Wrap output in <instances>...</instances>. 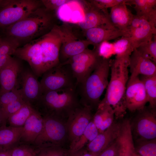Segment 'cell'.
<instances>
[{
	"instance_id": "cell-1",
	"label": "cell",
	"mask_w": 156,
	"mask_h": 156,
	"mask_svg": "<svg viewBox=\"0 0 156 156\" xmlns=\"http://www.w3.org/2000/svg\"><path fill=\"white\" fill-rule=\"evenodd\" d=\"M81 105L76 87L43 93L33 108L42 117L51 116L67 120Z\"/></svg>"
},
{
	"instance_id": "cell-2",
	"label": "cell",
	"mask_w": 156,
	"mask_h": 156,
	"mask_svg": "<svg viewBox=\"0 0 156 156\" xmlns=\"http://www.w3.org/2000/svg\"><path fill=\"white\" fill-rule=\"evenodd\" d=\"M130 57L117 58L111 60V77L105 96L99 105L110 106L118 118L126 113L125 97L129 77Z\"/></svg>"
},
{
	"instance_id": "cell-3",
	"label": "cell",
	"mask_w": 156,
	"mask_h": 156,
	"mask_svg": "<svg viewBox=\"0 0 156 156\" xmlns=\"http://www.w3.org/2000/svg\"><path fill=\"white\" fill-rule=\"evenodd\" d=\"M51 11L39 8L22 19L5 28L7 36L21 41L31 40L51 29L53 16Z\"/></svg>"
},
{
	"instance_id": "cell-4",
	"label": "cell",
	"mask_w": 156,
	"mask_h": 156,
	"mask_svg": "<svg viewBox=\"0 0 156 156\" xmlns=\"http://www.w3.org/2000/svg\"><path fill=\"white\" fill-rule=\"evenodd\" d=\"M110 61L102 58L90 75L77 86L81 105L97 109L100 97L109 83Z\"/></svg>"
},
{
	"instance_id": "cell-5",
	"label": "cell",
	"mask_w": 156,
	"mask_h": 156,
	"mask_svg": "<svg viewBox=\"0 0 156 156\" xmlns=\"http://www.w3.org/2000/svg\"><path fill=\"white\" fill-rule=\"evenodd\" d=\"M42 130L33 144L38 148L64 147L69 143L67 120L51 116L43 117Z\"/></svg>"
},
{
	"instance_id": "cell-6",
	"label": "cell",
	"mask_w": 156,
	"mask_h": 156,
	"mask_svg": "<svg viewBox=\"0 0 156 156\" xmlns=\"http://www.w3.org/2000/svg\"><path fill=\"white\" fill-rule=\"evenodd\" d=\"M40 81L42 93L77 87L76 81L69 65H58L45 72Z\"/></svg>"
},
{
	"instance_id": "cell-7",
	"label": "cell",
	"mask_w": 156,
	"mask_h": 156,
	"mask_svg": "<svg viewBox=\"0 0 156 156\" xmlns=\"http://www.w3.org/2000/svg\"><path fill=\"white\" fill-rule=\"evenodd\" d=\"M95 48H88L70 58L61 65H69L77 82V86L82 83L94 70L101 59Z\"/></svg>"
},
{
	"instance_id": "cell-8",
	"label": "cell",
	"mask_w": 156,
	"mask_h": 156,
	"mask_svg": "<svg viewBox=\"0 0 156 156\" xmlns=\"http://www.w3.org/2000/svg\"><path fill=\"white\" fill-rule=\"evenodd\" d=\"M39 1L34 0H7L0 8V27H6L20 21L40 8Z\"/></svg>"
},
{
	"instance_id": "cell-9",
	"label": "cell",
	"mask_w": 156,
	"mask_h": 156,
	"mask_svg": "<svg viewBox=\"0 0 156 156\" xmlns=\"http://www.w3.org/2000/svg\"><path fill=\"white\" fill-rule=\"evenodd\" d=\"M38 38L41 48L44 73L60 64L59 57L61 39L57 25H54L49 32Z\"/></svg>"
},
{
	"instance_id": "cell-10",
	"label": "cell",
	"mask_w": 156,
	"mask_h": 156,
	"mask_svg": "<svg viewBox=\"0 0 156 156\" xmlns=\"http://www.w3.org/2000/svg\"><path fill=\"white\" fill-rule=\"evenodd\" d=\"M57 28L61 39L59 54L60 64L66 62L71 57L82 52L91 43L87 40L78 38L73 33L71 27L66 24Z\"/></svg>"
},
{
	"instance_id": "cell-11",
	"label": "cell",
	"mask_w": 156,
	"mask_h": 156,
	"mask_svg": "<svg viewBox=\"0 0 156 156\" xmlns=\"http://www.w3.org/2000/svg\"><path fill=\"white\" fill-rule=\"evenodd\" d=\"M92 109L81 105L69 117L67 120L69 149L73 147L92 120Z\"/></svg>"
},
{
	"instance_id": "cell-12",
	"label": "cell",
	"mask_w": 156,
	"mask_h": 156,
	"mask_svg": "<svg viewBox=\"0 0 156 156\" xmlns=\"http://www.w3.org/2000/svg\"><path fill=\"white\" fill-rule=\"evenodd\" d=\"M148 102L144 83L139 76L131 75L126 86L125 104L126 109L131 112L140 110Z\"/></svg>"
},
{
	"instance_id": "cell-13",
	"label": "cell",
	"mask_w": 156,
	"mask_h": 156,
	"mask_svg": "<svg viewBox=\"0 0 156 156\" xmlns=\"http://www.w3.org/2000/svg\"><path fill=\"white\" fill-rule=\"evenodd\" d=\"M14 55L26 61L38 78L43 74L41 46L39 38L34 39L22 47L18 48Z\"/></svg>"
},
{
	"instance_id": "cell-14",
	"label": "cell",
	"mask_w": 156,
	"mask_h": 156,
	"mask_svg": "<svg viewBox=\"0 0 156 156\" xmlns=\"http://www.w3.org/2000/svg\"><path fill=\"white\" fill-rule=\"evenodd\" d=\"M85 3L83 19L78 23L81 29L84 31L96 27L116 28L111 22L107 9L98 8L89 1H86Z\"/></svg>"
},
{
	"instance_id": "cell-15",
	"label": "cell",
	"mask_w": 156,
	"mask_h": 156,
	"mask_svg": "<svg viewBox=\"0 0 156 156\" xmlns=\"http://www.w3.org/2000/svg\"><path fill=\"white\" fill-rule=\"evenodd\" d=\"M38 77L31 69L23 68L19 77L20 89L23 100L33 107L41 96L42 92Z\"/></svg>"
},
{
	"instance_id": "cell-16",
	"label": "cell",
	"mask_w": 156,
	"mask_h": 156,
	"mask_svg": "<svg viewBox=\"0 0 156 156\" xmlns=\"http://www.w3.org/2000/svg\"><path fill=\"white\" fill-rule=\"evenodd\" d=\"M20 61L11 57L0 69V94L18 88L19 77L23 68Z\"/></svg>"
},
{
	"instance_id": "cell-17",
	"label": "cell",
	"mask_w": 156,
	"mask_h": 156,
	"mask_svg": "<svg viewBox=\"0 0 156 156\" xmlns=\"http://www.w3.org/2000/svg\"><path fill=\"white\" fill-rule=\"evenodd\" d=\"M140 110L135 121V129L140 138L138 140L156 139V118L155 110Z\"/></svg>"
},
{
	"instance_id": "cell-18",
	"label": "cell",
	"mask_w": 156,
	"mask_h": 156,
	"mask_svg": "<svg viewBox=\"0 0 156 156\" xmlns=\"http://www.w3.org/2000/svg\"><path fill=\"white\" fill-rule=\"evenodd\" d=\"M120 126L121 123L114 122L103 132L99 133L92 141L86 145V151L93 156H97L116 140L119 133Z\"/></svg>"
},
{
	"instance_id": "cell-19",
	"label": "cell",
	"mask_w": 156,
	"mask_h": 156,
	"mask_svg": "<svg viewBox=\"0 0 156 156\" xmlns=\"http://www.w3.org/2000/svg\"><path fill=\"white\" fill-rule=\"evenodd\" d=\"M141 17L139 25L125 36L129 38L134 50L151 40L156 35V24Z\"/></svg>"
},
{
	"instance_id": "cell-20",
	"label": "cell",
	"mask_w": 156,
	"mask_h": 156,
	"mask_svg": "<svg viewBox=\"0 0 156 156\" xmlns=\"http://www.w3.org/2000/svg\"><path fill=\"white\" fill-rule=\"evenodd\" d=\"M129 68L131 75L150 76L156 75V64L136 49L130 56Z\"/></svg>"
},
{
	"instance_id": "cell-21",
	"label": "cell",
	"mask_w": 156,
	"mask_h": 156,
	"mask_svg": "<svg viewBox=\"0 0 156 156\" xmlns=\"http://www.w3.org/2000/svg\"><path fill=\"white\" fill-rule=\"evenodd\" d=\"M43 126V117L34 110L23 126V130L19 141L33 144L41 132Z\"/></svg>"
},
{
	"instance_id": "cell-22",
	"label": "cell",
	"mask_w": 156,
	"mask_h": 156,
	"mask_svg": "<svg viewBox=\"0 0 156 156\" xmlns=\"http://www.w3.org/2000/svg\"><path fill=\"white\" fill-rule=\"evenodd\" d=\"M84 31L86 40L95 47L103 42L109 41L125 35L124 32L117 28L96 27Z\"/></svg>"
},
{
	"instance_id": "cell-23",
	"label": "cell",
	"mask_w": 156,
	"mask_h": 156,
	"mask_svg": "<svg viewBox=\"0 0 156 156\" xmlns=\"http://www.w3.org/2000/svg\"><path fill=\"white\" fill-rule=\"evenodd\" d=\"M133 16L126 3L112 8L109 13L110 20L113 25L124 32L125 36Z\"/></svg>"
},
{
	"instance_id": "cell-24",
	"label": "cell",
	"mask_w": 156,
	"mask_h": 156,
	"mask_svg": "<svg viewBox=\"0 0 156 156\" xmlns=\"http://www.w3.org/2000/svg\"><path fill=\"white\" fill-rule=\"evenodd\" d=\"M114 112L112 108L107 105H99L93 115L92 120L99 133L103 132L114 122Z\"/></svg>"
},
{
	"instance_id": "cell-25",
	"label": "cell",
	"mask_w": 156,
	"mask_h": 156,
	"mask_svg": "<svg viewBox=\"0 0 156 156\" xmlns=\"http://www.w3.org/2000/svg\"><path fill=\"white\" fill-rule=\"evenodd\" d=\"M127 5H134L136 15L156 24V0H128Z\"/></svg>"
},
{
	"instance_id": "cell-26",
	"label": "cell",
	"mask_w": 156,
	"mask_h": 156,
	"mask_svg": "<svg viewBox=\"0 0 156 156\" xmlns=\"http://www.w3.org/2000/svg\"><path fill=\"white\" fill-rule=\"evenodd\" d=\"M23 130V127H14L3 125L0 127V148L9 149L18 142Z\"/></svg>"
},
{
	"instance_id": "cell-27",
	"label": "cell",
	"mask_w": 156,
	"mask_h": 156,
	"mask_svg": "<svg viewBox=\"0 0 156 156\" xmlns=\"http://www.w3.org/2000/svg\"><path fill=\"white\" fill-rule=\"evenodd\" d=\"M99 133L98 129L92 120L72 148L68 150V155L83 148L85 146L92 141Z\"/></svg>"
},
{
	"instance_id": "cell-28",
	"label": "cell",
	"mask_w": 156,
	"mask_h": 156,
	"mask_svg": "<svg viewBox=\"0 0 156 156\" xmlns=\"http://www.w3.org/2000/svg\"><path fill=\"white\" fill-rule=\"evenodd\" d=\"M20 42L13 38L7 36L0 41V69L19 47Z\"/></svg>"
},
{
	"instance_id": "cell-29",
	"label": "cell",
	"mask_w": 156,
	"mask_h": 156,
	"mask_svg": "<svg viewBox=\"0 0 156 156\" xmlns=\"http://www.w3.org/2000/svg\"><path fill=\"white\" fill-rule=\"evenodd\" d=\"M34 110L26 103L18 111L10 116L7 122L8 123L9 126L12 127H22Z\"/></svg>"
},
{
	"instance_id": "cell-30",
	"label": "cell",
	"mask_w": 156,
	"mask_h": 156,
	"mask_svg": "<svg viewBox=\"0 0 156 156\" xmlns=\"http://www.w3.org/2000/svg\"><path fill=\"white\" fill-rule=\"evenodd\" d=\"M140 78L144 85L150 107L155 110L156 106V75L150 76H142Z\"/></svg>"
},
{
	"instance_id": "cell-31",
	"label": "cell",
	"mask_w": 156,
	"mask_h": 156,
	"mask_svg": "<svg viewBox=\"0 0 156 156\" xmlns=\"http://www.w3.org/2000/svg\"><path fill=\"white\" fill-rule=\"evenodd\" d=\"M113 44L116 57H130L134 50L130 39L127 36L121 37Z\"/></svg>"
},
{
	"instance_id": "cell-32",
	"label": "cell",
	"mask_w": 156,
	"mask_h": 156,
	"mask_svg": "<svg viewBox=\"0 0 156 156\" xmlns=\"http://www.w3.org/2000/svg\"><path fill=\"white\" fill-rule=\"evenodd\" d=\"M9 149L11 156H31L36 154L37 148L33 144L19 141Z\"/></svg>"
},
{
	"instance_id": "cell-33",
	"label": "cell",
	"mask_w": 156,
	"mask_h": 156,
	"mask_svg": "<svg viewBox=\"0 0 156 156\" xmlns=\"http://www.w3.org/2000/svg\"><path fill=\"white\" fill-rule=\"evenodd\" d=\"M137 141V146H135L136 153L141 156H156V139Z\"/></svg>"
},
{
	"instance_id": "cell-34",
	"label": "cell",
	"mask_w": 156,
	"mask_h": 156,
	"mask_svg": "<svg viewBox=\"0 0 156 156\" xmlns=\"http://www.w3.org/2000/svg\"><path fill=\"white\" fill-rule=\"evenodd\" d=\"M147 58L156 64V36L150 41L143 44L136 49Z\"/></svg>"
},
{
	"instance_id": "cell-35",
	"label": "cell",
	"mask_w": 156,
	"mask_h": 156,
	"mask_svg": "<svg viewBox=\"0 0 156 156\" xmlns=\"http://www.w3.org/2000/svg\"><path fill=\"white\" fill-rule=\"evenodd\" d=\"M26 103L23 99L12 102L0 110L3 125H6L9 117L19 110Z\"/></svg>"
},
{
	"instance_id": "cell-36",
	"label": "cell",
	"mask_w": 156,
	"mask_h": 156,
	"mask_svg": "<svg viewBox=\"0 0 156 156\" xmlns=\"http://www.w3.org/2000/svg\"><path fill=\"white\" fill-rule=\"evenodd\" d=\"M36 156H69L68 150L59 146L38 148Z\"/></svg>"
},
{
	"instance_id": "cell-37",
	"label": "cell",
	"mask_w": 156,
	"mask_h": 156,
	"mask_svg": "<svg viewBox=\"0 0 156 156\" xmlns=\"http://www.w3.org/2000/svg\"><path fill=\"white\" fill-rule=\"evenodd\" d=\"M21 99H23L22 94L18 88L0 94V110L11 103Z\"/></svg>"
},
{
	"instance_id": "cell-38",
	"label": "cell",
	"mask_w": 156,
	"mask_h": 156,
	"mask_svg": "<svg viewBox=\"0 0 156 156\" xmlns=\"http://www.w3.org/2000/svg\"><path fill=\"white\" fill-rule=\"evenodd\" d=\"M99 55L101 58L108 59L115 55L113 43L105 41L100 44L95 48Z\"/></svg>"
},
{
	"instance_id": "cell-39",
	"label": "cell",
	"mask_w": 156,
	"mask_h": 156,
	"mask_svg": "<svg viewBox=\"0 0 156 156\" xmlns=\"http://www.w3.org/2000/svg\"><path fill=\"white\" fill-rule=\"evenodd\" d=\"M128 0H92L89 1L94 6L101 9H106L117 5L126 3Z\"/></svg>"
},
{
	"instance_id": "cell-40",
	"label": "cell",
	"mask_w": 156,
	"mask_h": 156,
	"mask_svg": "<svg viewBox=\"0 0 156 156\" xmlns=\"http://www.w3.org/2000/svg\"><path fill=\"white\" fill-rule=\"evenodd\" d=\"M71 1L69 0H42L41 2L47 10L51 11L57 10L62 5Z\"/></svg>"
},
{
	"instance_id": "cell-41",
	"label": "cell",
	"mask_w": 156,
	"mask_h": 156,
	"mask_svg": "<svg viewBox=\"0 0 156 156\" xmlns=\"http://www.w3.org/2000/svg\"><path fill=\"white\" fill-rule=\"evenodd\" d=\"M116 152L115 140L97 156H115Z\"/></svg>"
},
{
	"instance_id": "cell-42",
	"label": "cell",
	"mask_w": 156,
	"mask_h": 156,
	"mask_svg": "<svg viewBox=\"0 0 156 156\" xmlns=\"http://www.w3.org/2000/svg\"><path fill=\"white\" fill-rule=\"evenodd\" d=\"M0 156H11L9 149L0 148Z\"/></svg>"
},
{
	"instance_id": "cell-43",
	"label": "cell",
	"mask_w": 156,
	"mask_h": 156,
	"mask_svg": "<svg viewBox=\"0 0 156 156\" xmlns=\"http://www.w3.org/2000/svg\"><path fill=\"white\" fill-rule=\"evenodd\" d=\"M84 150V149L83 148L69 156H82Z\"/></svg>"
},
{
	"instance_id": "cell-44",
	"label": "cell",
	"mask_w": 156,
	"mask_h": 156,
	"mask_svg": "<svg viewBox=\"0 0 156 156\" xmlns=\"http://www.w3.org/2000/svg\"><path fill=\"white\" fill-rule=\"evenodd\" d=\"M82 156H93L90 154L88 153L86 150H84L82 154Z\"/></svg>"
},
{
	"instance_id": "cell-45",
	"label": "cell",
	"mask_w": 156,
	"mask_h": 156,
	"mask_svg": "<svg viewBox=\"0 0 156 156\" xmlns=\"http://www.w3.org/2000/svg\"><path fill=\"white\" fill-rule=\"evenodd\" d=\"M3 125V121L2 117L1 114V113L0 112V127L1 126Z\"/></svg>"
},
{
	"instance_id": "cell-46",
	"label": "cell",
	"mask_w": 156,
	"mask_h": 156,
	"mask_svg": "<svg viewBox=\"0 0 156 156\" xmlns=\"http://www.w3.org/2000/svg\"><path fill=\"white\" fill-rule=\"evenodd\" d=\"M6 0H0V7L1 8L5 4Z\"/></svg>"
},
{
	"instance_id": "cell-47",
	"label": "cell",
	"mask_w": 156,
	"mask_h": 156,
	"mask_svg": "<svg viewBox=\"0 0 156 156\" xmlns=\"http://www.w3.org/2000/svg\"><path fill=\"white\" fill-rule=\"evenodd\" d=\"M133 156H141L138 154L137 153H136L135 152V153L133 154Z\"/></svg>"
},
{
	"instance_id": "cell-48",
	"label": "cell",
	"mask_w": 156,
	"mask_h": 156,
	"mask_svg": "<svg viewBox=\"0 0 156 156\" xmlns=\"http://www.w3.org/2000/svg\"><path fill=\"white\" fill-rule=\"evenodd\" d=\"M31 156H36V154L35 155H32Z\"/></svg>"
},
{
	"instance_id": "cell-49",
	"label": "cell",
	"mask_w": 156,
	"mask_h": 156,
	"mask_svg": "<svg viewBox=\"0 0 156 156\" xmlns=\"http://www.w3.org/2000/svg\"><path fill=\"white\" fill-rule=\"evenodd\" d=\"M1 39L2 38H0V41H1Z\"/></svg>"
},
{
	"instance_id": "cell-50",
	"label": "cell",
	"mask_w": 156,
	"mask_h": 156,
	"mask_svg": "<svg viewBox=\"0 0 156 156\" xmlns=\"http://www.w3.org/2000/svg\"></svg>"
}]
</instances>
